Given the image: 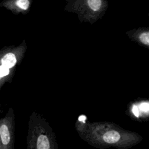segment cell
I'll list each match as a JSON object with an SVG mask.
<instances>
[{"instance_id":"obj_1","label":"cell","mask_w":149,"mask_h":149,"mask_svg":"<svg viewBox=\"0 0 149 149\" xmlns=\"http://www.w3.org/2000/svg\"><path fill=\"white\" fill-rule=\"evenodd\" d=\"M81 138L93 147L98 149L115 148L129 149L136 146L142 137L136 133L123 132L114 128L79 130Z\"/></svg>"},{"instance_id":"obj_2","label":"cell","mask_w":149,"mask_h":149,"mask_svg":"<svg viewBox=\"0 0 149 149\" xmlns=\"http://www.w3.org/2000/svg\"><path fill=\"white\" fill-rule=\"evenodd\" d=\"M26 149H59L54 135L42 129L30 128L27 136Z\"/></svg>"},{"instance_id":"obj_3","label":"cell","mask_w":149,"mask_h":149,"mask_svg":"<svg viewBox=\"0 0 149 149\" xmlns=\"http://www.w3.org/2000/svg\"><path fill=\"white\" fill-rule=\"evenodd\" d=\"M15 122L13 110L0 118V149H15Z\"/></svg>"},{"instance_id":"obj_4","label":"cell","mask_w":149,"mask_h":149,"mask_svg":"<svg viewBox=\"0 0 149 149\" xmlns=\"http://www.w3.org/2000/svg\"><path fill=\"white\" fill-rule=\"evenodd\" d=\"M19 49L12 47L5 46L0 49V66L15 69L19 61Z\"/></svg>"},{"instance_id":"obj_5","label":"cell","mask_w":149,"mask_h":149,"mask_svg":"<svg viewBox=\"0 0 149 149\" xmlns=\"http://www.w3.org/2000/svg\"><path fill=\"white\" fill-rule=\"evenodd\" d=\"M30 6L28 0H8L0 2V8H4L13 12L20 10H26Z\"/></svg>"},{"instance_id":"obj_6","label":"cell","mask_w":149,"mask_h":149,"mask_svg":"<svg viewBox=\"0 0 149 149\" xmlns=\"http://www.w3.org/2000/svg\"><path fill=\"white\" fill-rule=\"evenodd\" d=\"M15 69H10L6 68L5 67L0 66V91L3 87V86L6 82H10L12 79V70ZM2 112V109L1 108V100H0V113Z\"/></svg>"},{"instance_id":"obj_7","label":"cell","mask_w":149,"mask_h":149,"mask_svg":"<svg viewBox=\"0 0 149 149\" xmlns=\"http://www.w3.org/2000/svg\"><path fill=\"white\" fill-rule=\"evenodd\" d=\"M87 2L90 8L94 11L98 10L102 3V1L100 0H88Z\"/></svg>"},{"instance_id":"obj_8","label":"cell","mask_w":149,"mask_h":149,"mask_svg":"<svg viewBox=\"0 0 149 149\" xmlns=\"http://www.w3.org/2000/svg\"><path fill=\"white\" fill-rule=\"evenodd\" d=\"M140 40L143 44L148 45L149 44V33H148V32L143 33L140 36Z\"/></svg>"},{"instance_id":"obj_9","label":"cell","mask_w":149,"mask_h":149,"mask_svg":"<svg viewBox=\"0 0 149 149\" xmlns=\"http://www.w3.org/2000/svg\"><path fill=\"white\" fill-rule=\"evenodd\" d=\"M148 106H149V105H148V103L144 102V103H142V104H140V109L142 111H143L146 112H148Z\"/></svg>"},{"instance_id":"obj_10","label":"cell","mask_w":149,"mask_h":149,"mask_svg":"<svg viewBox=\"0 0 149 149\" xmlns=\"http://www.w3.org/2000/svg\"><path fill=\"white\" fill-rule=\"evenodd\" d=\"M132 111L133 114L136 116V117H139V109L138 108L136 105H134L133 108H132Z\"/></svg>"},{"instance_id":"obj_11","label":"cell","mask_w":149,"mask_h":149,"mask_svg":"<svg viewBox=\"0 0 149 149\" xmlns=\"http://www.w3.org/2000/svg\"><path fill=\"white\" fill-rule=\"evenodd\" d=\"M86 119V118L85 116H80L79 118V120L81 122H85Z\"/></svg>"}]
</instances>
